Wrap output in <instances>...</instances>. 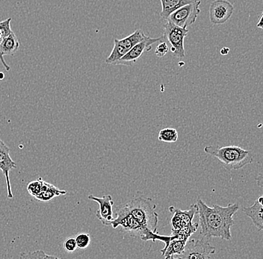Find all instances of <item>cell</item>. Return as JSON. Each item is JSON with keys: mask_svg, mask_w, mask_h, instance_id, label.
Segmentation results:
<instances>
[{"mask_svg": "<svg viewBox=\"0 0 263 259\" xmlns=\"http://www.w3.org/2000/svg\"><path fill=\"white\" fill-rule=\"evenodd\" d=\"M197 205L200 234L207 239L220 237L231 240V228L235 224L233 216L237 213L239 206L230 203L227 206L214 205L213 207H209L201 199H198Z\"/></svg>", "mask_w": 263, "mask_h": 259, "instance_id": "1", "label": "cell"}, {"mask_svg": "<svg viewBox=\"0 0 263 259\" xmlns=\"http://www.w3.org/2000/svg\"><path fill=\"white\" fill-rule=\"evenodd\" d=\"M110 226L114 229H118L121 226L123 230L127 232L132 237H137L143 242H161L164 244V247L168 246L169 243L172 240V236L161 235L157 232H153L152 231L144 227L128 211L126 206L119 208L117 211V217L113 218L110 223Z\"/></svg>", "mask_w": 263, "mask_h": 259, "instance_id": "2", "label": "cell"}, {"mask_svg": "<svg viewBox=\"0 0 263 259\" xmlns=\"http://www.w3.org/2000/svg\"><path fill=\"white\" fill-rule=\"evenodd\" d=\"M204 152L218 158L228 170H239L252 163L254 161V157L250 151L244 150L237 146L222 147L206 146Z\"/></svg>", "mask_w": 263, "mask_h": 259, "instance_id": "3", "label": "cell"}, {"mask_svg": "<svg viewBox=\"0 0 263 259\" xmlns=\"http://www.w3.org/2000/svg\"><path fill=\"white\" fill-rule=\"evenodd\" d=\"M129 213L144 227L153 232H157L159 214L156 205L152 199L144 196H137L125 205Z\"/></svg>", "mask_w": 263, "mask_h": 259, "instance_id": "4", "label": "cell"}, {"mask_svg": "<svg viewBox=\"0 0 263 259\" xmlns=\"http://www.w3.org/2000/svg\"><path fill=\"white\" fill-rule=\"evenodd\" d=\"M188 34V29L175 25L171 21H167V22L164 24L163 37L172 45L171 51L173 55L176 58L180 59L185 58L184 40Z\"/></svg>", "mask_w": 263, "mask_h": 259, "instance_id": "5", "label": "cell"}, {"mask_svg": "<svg viewBox=\"0 0 263 259\" xmlns=\"http://www.w3.org/2000/svg\"><path fill=\"white\" fill-rule=\"evenodd\" d=\"M147 36L141 29H137L133 34L123 39L114 40V47L105 62L107 65H115L119 59L124 56L138 43L142 42Z\"/></svg>", "mask_w": 263, "mask_h": 259, "instance_id": "6", "label": "cell"}, {"mask_svg": "<svg viewBox=\"0 0 263 259\" xmlns=\"http://www.w3.org/2000/svg\"><path fill=\"white\" fill-rule=\"evenodd\" d=\"M200 3L201 2L200 0H197L195 3L182 6L172 13L167 21L181 28L187 29L189 26L193 25L197 21L200 13Z\"/></svg>", "mask_w": 263, "mask_h": 259, "instance_id": "7", "label": "cell"}, {"mask_svg": "<svg viewBox=\"0 0 263 259\" xmlns=\"http://www.w3.org/2000/svg\"><path fill=\"white\" fill-rule=\"evenodd\" d=\"M203 237L201 239H191L187 242L183 252L174 258L200 259L210 258L215 253V247Z\"/></svg>", "mask_w": 263, "mask_h": 259, "instance_id": "8", "label": "cell"}, {"mask_svg": "<svg viewBox=\"0 0 263 259\" xmlns=\"http://www.w3.org/2000/svg\"><path fill=\"white\" fill-rule=\"evenodd\" d=\"M164 40L163 35L157 38L146 37L142 42L138 43L134 46L124 56L119 59L115 65H124V66H132L137 62L143 54L145 52H149L152 50L153 45L156 43L162 42Z\"/></svg>", "mask_w": 263, "mask_h": 259, "instance_id": "9", "label": "cell"}, {"mask_svg": "<svg viewBox=\"0 0 263 259\" xmlns=\"http://www.w3.org/2000/svg\"><path fill=\"white\" fill-rule=\"evenodd\" d=\"M234 7L228 0H215L210 6V22L213 25H222L233 15Z\"/></svg>", "mask_w": 263, "mask_h": 259, "instance_id": "10", "label": "cell"}, {"mask_svg": "<svg viewBox=\"0 0 263 259\" xmlns=\"http://www.w3.org/2000/svg\"><path fill=\"white\" fill-rule=\"evenodd\" d=\"M169 211L172 213V225L173 230H178L182 228L190 225L193 223L194 217L198 213V207L196 204L192 205L188 210H181L175 206H170Z\"/></svg>", "mask_w": 263, "mask_h": 259, "instance_id": "11", "label": "cell"}, {"mask_svg": "<svg viewBox=\"0 0 263 259\" xmlns=\"http://www.w3.org/2000/svg\"><path fill=\"white\" fill-rule=\"evenodd\" d=\"M90 201L96 202L98 203L99 209L97 211L96 216L99 221L105 226H110V223L113 220V206L115 202L113 201L111 195L107 194L98 197L93 195H89L88 196Z\"/></svg>", "mask_w": 263, "mask_h": 259, "instance_id": "12", "label": "cell"}, {"mask_svg": "<svg viewBox=\"0 0 263 259\" xmlns=\"http://www.w3.org/2000/svg\"><path fill=\"white\" fill-rule=\"evenodd\" d=\"M14 168H16V165L10 156L9 152H0V170L3 172L6 178L7 197L10 200L12 199L13 193L11 182H10L9 173Z\"/></svg>", "mask_w": 263, "mask_h": 259, "instance_id": "13", "label": "cell"}, {"mask_svg": "<svg viewBox=\"0 0 263 259\" xmlns=\"http://www.w3.org/2000/svg\"><path fill=\"white\" fill-rule=\"evenodd\" d=\"M243 213L250 217L254 225L259 230L263 231V206L259 204L257 201L250 207H244Z\"/></svg>", "mask_w": 263, "mask_h": 259, "instance_id": "14", "label": "cell"}, {"mask_svg": "<svg viewBox=\"0 0 263 259\" xmlns=\"http://www.w3.org/2000/svg\"><path fill=\"white\" fill-rule=\"evenodd\" d=\"M172 236V235H171ZM173 239L169 243L168 246L165 249L161 250V253L164 258H174L177 255H180L183 252L188 241L182 240L172 236Z\"/></svg>", "mask_w": 263, "mask_h": 259, "instance_id": "15", "label": "cell"}, {"mask_svg": "<svg viewBox=\"0 0 263 259\" xmlns=\"http://www.w3.org/2000/svg\"><path fill=\"white\" fill-rule=\"evenodd\" d=\"M67 191L60 190L53 185L49 184L47 182L42 181V191L35 199L39 201L49 202L57 196L67 194Z\"/></svg>", "mask_w": 263, "mask_h": 259, "instance_id": "16", "label": "cell"}, {"mask_svg": "<svg viewBox=\"0 0 263 259\" xmlns=\"http://www.w3.org/2000/svg\"><path fill=\"white\" fill-rule=\"evenodd\" d=\"M20 47V42L14 32L4 37L0 43V54L5 55H14Z\"/></svg>", "mask_w": 263, "mask_h": 259, "instance_id": "17", "label": "cell"}, {"mask_svg": "<svg viewBox=\"0 0 263 259\" xmlns=\"http://www.w3.org/2000/svg\"><path fill=\"white\" fill-rule=\"evenodd\" d=\"M197 0H160L162 4V11L160 13L161 17L167 19L170 14L174 11L180 9L182 6L195 3Z\"/></svg>", "mask_w": 263, "mask_h": 259, "instance_id": "18", "label": "cell"}, {"mask_svg": "<svg viewBox=\"0 0 263 259\" xmlns=\"http://www.w3.org/2000/svg\"><path fill=\"white\" fill-rule=\"evenodd\" d=\"M199 223H192L190 225L178 229V230H173L170 235L174 236L177 238L182 239V240L189 241L191 236L195 234L198 229Z\"/></svg>", "mask_w": 263, "mask_h": 259, "instance_id": "19", "label": "cell"}, {"mask_svg": "<svg viewBox=\"0 0 263 259\" xmlns=\"http://www.w3.org/2000/svg\"><path fill=\"white\" fill-rule=\"evenodd\" d=\"M158 139L162 142L175 143L178 139V132L174 128H165L159 132Z\"/></svg>", "mask_w": 263, "mask_h": 259, "instance_id": "20", "label": "cell"}, {"mask_svg": "<svg viewBox=\"0 0 263 259\" xmlns=\"http://www.w3.org/2000/svg\"><path fill=\"white\" fill-rule=\"evenodd\" d=\"M42 181L41 178H39L37 180H34V181L30 182L27 185L28 192L33 197L35 198L36 196L40 194L41 191H42Z\"/></svg>", "mask_w": 263, "mask_h": 259, "instance_id": "21", "label": "cell"}, {"mask_svg": "<svg viewBox=\"0 0 263 259\" xmlns=\"http://www.w3.org/2000/svg\"><path fill=\"white\" fill-rule=\"evenodd\" d=\"M77 242V248L85 250L89 247L90 244V237L89 234L80 233L75 237Z\"/></svg>", "mask_w": 263, "mask_h": 259, "instance_id": "22", "label": "cell"}, {"mask_svg": "<svg viewBox=\"0 0 263 259\" xmlns=\"http://www.w3.org/2000/svg\"><path fill=\"white\" fill-rule=\"evenodd\" d=\"M22 258H57L53 255H48L44 251L39 250L35 252H28V253H22L21 255Z\"/></svg>", "mask_w": 263, "mask_h": 259, "instance_id": "23", "label": "cell"}, {"mask_svg": "<svg viewBox=\"0 0 263 259\" xmlns=\"http://www.w3.org/2000/svg\"><path fill=\"white\" fill-rule=\"evenodd\" d=\"M168 51L169 48L168 47H167V43L163 40L160 42V43L158 44L157 47H156L155 54L156 56L159 57V58H162V57H164V55L168 52Z\"/></svg>", "mask_w": 263, "mask_h": 259, "instance_id": "24", "label": "cell"}, {"mask_svg": "<svg viewBox=\"0 0 263 259\" xmlns=\"http://www.w3.org/2000/svg\"><path fill=\"white\" fill-rule=\"evenodd\" d=\"M11 18H8L6 21L0 22V30L3 32L4 37H7L13 31L11 29Z\"/></svg>", "mask_w": 263, "mask_h": 259, "instance_id": "25", "label": "cell"}, {"mask_svg": "<svg viewBox=\"0 0 263 259\" xmlns=\"http://www.w3.org/2000/svg\"><path fill=\"white\" fill-rule=\"evenodd\" d=\"M64 248L67 252H73L77 249V242L74 237L66 239L64 243Z\"/></svg>", "mask_w": 263, "mask_h": 259, "instance_id": "26", "label": "cell"}, {"mask_svg": "<svg viewBox=\"0 0 263 259\" xmlns=\"http://www.w3.org/2000/svg\"><path fill=\"white\" fill-rule=\"evenodd\" d=\"M256 180V185L259 187V188H262L263 189V172L262 173H259L256 178H255Z\"/></svg>", "mask_w": 263, "mask_h": 259, "instance_id": "27", "label": "cell"}, {"mask_svg": "<svg viewBox=\"0 0 263 259\" xmlns=\"http://www.w3.org/2000/svg\"><path fill=\"white\" fill-rule=\"evenodd\" d=\"M0 152H10V149L1 139H0Z\"/></svg>", "mask_w": 263, "mask_h": 259, "instance_id": "28", "label": "cell"}, {"mask_svg": "<svg viewBox=\"0 0 263 259\" xmlns=\"http://www.w3.org/2000/svg\"><path fill=\"white\" fill-rule=\"evenodd\" d=\"M0 62H1L2 65H3V67H5V69H6L7 71H9V70H11V67H10L9 65L6 64V61H5L3 56H2L1 54H0Z\"/></svg>", "mask_w": 263, "mask_h": 259, "instance_id": "29", "label": "cell"}, {"mask_svg": "<svg viewBox=\"0 0 263 259\" xmlns=\"http://www.w3.org/2000/svg\"><path fill=\"white\" fill-rule=\"evenodd\" d=\"M256 27L259 28V29H263V10L262 14H261L260 17H259V19H258Z\"/></svg>", "mask_w": 263, "mask_h": 259, "instance_id": "30", "label": "cell"}, {"mask_svg": "<svg viewBox=\"0 0 263 259\" xmlns=\"http://www.w3.org/2000/svg\"><path fill=\"white\" fill-rule=\"evenodd\" d=\"M229 48H228V47H223V48H222L221 51H220V53H221L222 55H227L229 53Z\"/></svg>", "mask_w": 263, "mask_h": 259, "instance_id": "31", "label": "cell"}, {"mask_svg": "<svg viewBox=\"0 0 263 259\" xmlns=\"http://www.w3.org/2000/svg\"><path fill=\"white\" fill-rule=\"evenodd\" d=\"M257 202L259 203V204L262 205L263 206V196H259V197L257 199Z\"/></svg>", "mask_w": 263, "mask_h": 259, "instance_id": "32", "label": "cell"}, {"mask_svg": "<svg viewBox=\"0 0 263 259\" xmlns=\"http://www.w3.org/2000/svg\"><path fill=\"white\" fill-rule=\"evenodd\" d=\"M4 38V36H3V32H2V31L0 30V43H1L2 41H3V39Z\"/></svg>", "mask_w": 263, "mask_h": 259, "instance_id": "33", "label": "cell"}, {"mask_svg": "<svg viewBox=\"0 0 263 259\" xmlns=\"http://www.w3.org/2000/svg\"><path fill=\"white\" fill-rule=\"evenodd\" d=\"M4 78H5V75H4V73H0V80H3V79H4Z\"/></svg>", "mask_w": 263, "mask_h": 259, "instance_id": "34", "label": "cell"}]
</instances>
